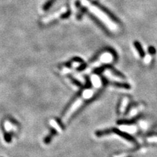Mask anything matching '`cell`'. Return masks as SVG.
<instances>
[{"instance_id":"cell-1","label":"cell","mask_w":157,"mask_h":157,"mask_svg":"<svg viewBox=\"0 0 157 157\" xmlns=\"http://www.w3.org/2000/svg\"><path fill=\"white\" fill-rule=\"evenodd\" d=\"M90 82L92 85L91 87L87 88L83 90L81 95L67 107L63 112V116L68 114L70 116L69 119H71L73 116L75 115L78 111L82 109L86 102L89 101L94 98L96 93L102 87L103 82L101 78L96 74H92L90 76Z\"/></svg>"},{"instance_id":"cell-2","label":"cell","mask_w":157,"mask_h":157,"mask_svg":"<svg viewBox=\"0 0 157 157\" xmlns=\"http://www.w3.org/2000/svg\"><path fill=\"white\" fill-rule=\"evenodd\" d=\"M81 3L82 6L86 8L92 15L99 20L108 30L114 33L119 31V26L118 24L100 7L88 2V0H81Z\"/></svg>"},{"instance_id":"cell-3","label":"cell","mask_w":157,"mask_h":157,"mask_svg":"<svg viewBox=\"0 0 157 157\" xmlns=\"http://www.w3.org/2000/svg\"><path fill=\"white\" fill-rule=\"evenodd\" d=\"M115 60V56L110 51H104L101 53L94 61H93L90 64L86 67L85 70L83 71V73L85 74H88L91 73L93 70L96 68L100 67L106 64H109Z\"/></svg>"},{"instance_id":"cell-4","label":"cell","mask_w":157,"mask_h":157,"mask_svg":"<svg viewBox=\"0 0 157 157\" xmlns=\"http://www.w3.org/2000/svg\"><path fill=\"white\" fill-rule=\"evenodd\" d=\"M102 75L105 78H106L108 81L111 82L118 83L120 85H127L128 83L124 78L118 75L114 71H113L111 69L107 68L102 71Z\"/></svg>"},{"instance_id":"cell-5","label":"cell","mask_w":157,"mask_h":157,"mask_svg":"<svg viewBox=\"0 0 157 157\" xmlns=\"http://www.w3.org/2000/svg\"><path fill=\"white\" fill-rule=\"evenodd\" d=\"M74 69L75 68H73V67H64L62 69L61 73L62 74H69L71 75L76 81L79 82L81 84L85 85L86 83V80L85 77H83V75L81 74V73L75 71Z\"/></svg>"},{"instance_id":"cell-6","label":"cell","mask_w":157,"mask_h":157,"mask_svg":"<svg viewBox=\"0 0 157 157\" xmlns=\"http://www.w3.org/2000/svg\"><path fill=\"white\" fill-rule=\"evenodd\" d=\"M67 11V7H62V8H60L59 10H58V11H55V13H53L51 14H49V15L44 17L43 19L41 22L43 23V24H48L49 22H51L52 21H53L55 19H57L58 18L60 17L62 15H63V14H64L65 13H66V12Z\"/></svg>"},{"instance_id":"cell-7","label":"cell","mask_w":157,"mask_h":157,"mask_svg":"<svg viewBox=\"0 0 157 157\" xmlns=\"http://www.w3.org/2000/svg\"><path fill=\"white\" fill-rule=\"evenodd\" d=\"M110 129V133H114L118 136H119L120 137H122L128 141H129L130 142H132V143H136V140L134 138V137L130 135L129 134L126 133V132H124L120 130H119L118 128H109Z\"/></svg>"},{"instance_id":"cell-8","label":"cell","mask_w":157,"mask_h":157,"mask_svg":"<svg viewBox=\"0 0 157 157\" xmlns=\"http://www.w3.org/2000/svg\"><path fill=\"white\" fill-rule=\"evenodd\" d=\"M57 134H58L57 130L55 128H51L50 133H49V134L45 137V139H44V143L45 144H50L54 136H56Z\"/></svg>"},{"instance_id":"cell-9","label":"cell","mask_w":157,"mask_h":157,"mask_svg":"<svg viewBox=\"0 0 157 157\" xmlns=\"http://www.w3.org/2000/svg\"><path fill=\"white\" fill-rule=\"evenodd\" d=\"M138 119V117H134L132 119H128V120H123V121H121L119 122H118V124H126V125H130L135 123L136 121Z\"/></svg>"},{"instance_id":"cell-10","label":"cell","mask_w":157,"mask_h":157,"mask_svg":"<svg viewBox=\"0 0 157 157\" xmlns=\"http://www.w3.org/2000/svg\"><path fill=\"white\" fill-rule=\"evenodd\" d=\"M128 99L127 98H124L121 103L120 110H119L120 112L122 111V109H126V107L128 106Z\"/></svg>"},{"instance_id":"cell-11","label":"cell","mask_w":157,"mask_h":157,"mask_svg":"<svg viewBox=\"0 0 157 157\" xmlns=\"http://www.w3.org/2000/svg\"><path fill=\"white\" fill-rule=\"evenodd\" d=\"M151 60H152V56L151 55H149V54L145 55L144 58V61L145 64H149Z\"/></svg>"},{"instance_id":"cell-12","label":"cell","mask_w":157,"mask_h":157,"mask_svg":"<svg viewBox=\"0 0 157 157\" xmlns=\"http://www.w3.org/2000/svg\"><path fill=\"white\" fill-rule=\"evenodd\" d=\"M81 65V63L80 62H78V61L73 62L72 63V64H71L73 68H77V67H79Z\"/></svg>"},{"instance_id":"cell-13","label":"cell","mask_w":157,"mask_h":157,"mask_svg":"<svg viewBox=\"0 0 157 157\" xmlns=\"http://www.w3.org/2000/svg\"><path fill=\"white\" fill-rule=\"evenodd\" d=\"M5 140H6L7 143H9L11 141V134H6L5 135Z\"/></svg>"},{"instance_id":"cell-14","label":"cell","mask_w":157,"mask_h":157,"mask_svg":"<svg viewBox=\"0 0 157 157\" xmlns=\"http://www.w3.org/2000/svg\"><path fill=\"white\" fill-rule=\"evenodd\" d=\"M128 157H132V156H128Z\"/></svg>"}]
</instances>
